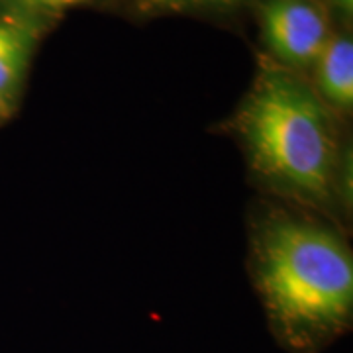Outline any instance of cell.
<instances>
[{"mask_svg": "<svg viewBox=\"0 0 353 353\" xmlns=\"http://www.w3.org/2000/svg\"><path fill=\"white\" fill-rule=\"evenodd\" d=\"M259 18L275 63L296 73L314 65L332 38L328 14L318 0H265Z\"/></svg>", "mask_w": 353, "mask_h": 353, "instance_id": "cell-3", "label": "cell"}, {"mask_svg": "<svg viewBox=\"0 0 353 353\" xmlns=\"http://www.w3.org/2000/svg\"><path fill=\"white\" fill-rule=\"evenodd\" d=\"M85 2H90V0H0V8L6 16L22 18V20L43 26L48 18H57Z\"/></svg>", "mask_w": 353, "mask_h": 353, "instance_id": "cell-6", "label": "cell"}, {"mask_svg": "<svg viewBox=\"0 0 353 353\" xmlns=\"http://www.w3.org/2000/svg\"><path fill=\"white\" fill-rule=\"evenodd\" d=\"M43 26L0 16V97L16 106Z\"/></svg>", "mask_w": 353, "mask_h": 353, "instance_id": "cell-5", "label": "cell"}, {"mask_svg": "<svg viewBox=\"0 0 353 353\" xmlns=\"http://www.w3.org/2000/svg\"><path fill=\"white\" fill-rule=\"evenodd\" d=\"M234 130L267 187L306 208L334 206L341 176L336 114L296 71L261 65Z\"/></svg>", "mask_w": 353, "mask_h": 353, "instance_id": "cell-1", "label": "cell"}, {"mask_svg": "<svg viewBox=\"0 0 353 353\" xmlns=\"http://www.w3.org/2000/svg\"><path fill=\"white\" fill-rule=\"evenodd\" d=\"M245 0H138L143 12H189V10H228Z\"/></svg>", "mask_w": 353, "mask_h": 353, "instance_id": "cell-7", "label": "cell"}, {"mask_svg": "<svg viewBox=\"0 0 353 353\" xmlns=\"http://www.w3.org/2000/svg\"><path fill=\"white\" fill-rule=\"evenodd\" d=\"M253 277L269 318L292 345H314L347 326L353 312V255L328 224L273 208L252 240Z\"/></svg>", "mask_w": 353, "mask_h": 353, "instance_id": "cell-2", "label": "cell"}, {"mask_svg": "<svg viewBox=\"0 0 353 353\" xmlns=\"http://www.w3.org/2000/svg\"><path fill=\"white\" fill-rule=\"evenodd\" d=\"M314 90L334 114L353 108V41L350 34H332L314 61Z\"/></svg>", "mask_w": 353, "mask_h": 353, "instance_id": "cell-4", "label": "cell"}, {"mask_svg": "<svg viewBox=\"0 0 353 353\" xmlns=\"http://www.w3.org/2000/svg\"><path fill=\"white\" fill-rule=\"evenodd\" d=\"M14 108H16L14 104H10L6 99H2V97H0V124H2V122H6V120L12 116Z\"/></svg>", "mask_w": 353, "mask_h": 353, "instance_id": "cell-9", "label": "cell"}, {"mask_svg": "<svg viewBox=\"0 0 353 353\" xmlns=\"http://www.w3.org/2000/svg\"><path fill=\"white\" fill-rule=\"evenodd\" d=\"M330 4L341 14V16H345V18H350L352 16L353 10V0H330Z\"/></svg>", "mask_w": 353, "mask_h": 353, "instance_id": "cell-8", "label": "cell"}]
</instances>
